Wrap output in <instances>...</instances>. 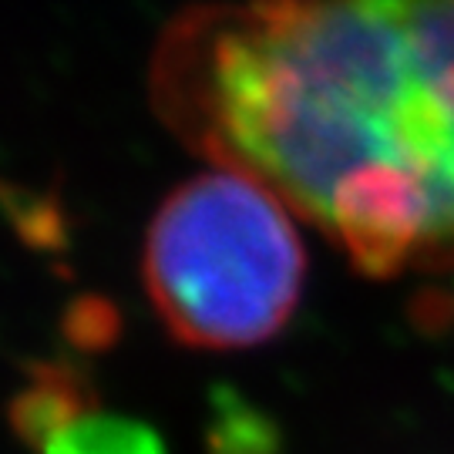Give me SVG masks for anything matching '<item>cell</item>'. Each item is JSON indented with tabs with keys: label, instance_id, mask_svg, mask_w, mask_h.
Instances as JSON below:
<instances>
[{
	"label": "cell",
	"instance_id": "obj_1",
	"mask_svg": "<svg viewBox=\"0 0 454 454\" xmlns=\"http://www.w3.org/2000/svg\"><path fill=\"white\" fill-rule=\"evenodd\" d=\"M148 95L360 273L454 262V0L202 4L162 34Z\"/></svg>",
	"mask_w": 454,
	"mask_h": 454
},
{
	"label": "cell",
	"instance_id": "obj_2",
	"mask_svg": "<svg viewBox=\"0 0 454 454\" xmlns=\"http://www.w3.org/2000/svg\"><path fill=\"white\" fill-rule=\"evenodd\" d=\"M142 276L165 330L195 350H249L293 320L307 253L290 206L232 168L172 189L152 215Z\"/></svg>",
	"mask_w": 454,
	"mask_h": 454
},
{
	"label": "cell",
	"instance_id": "obj_3",
	"mask_svg": "<svg viewBox=\"0 0 454 454\" xmlns=\"http://www.w3.org/2000/svg\"><path fill=\"white\" fill-rule=\"evenodd\" d=\"M95 404L98 394L82 371H74L71 364H34L27 384L17 390L7 407V418L14 438L41 454V448L67 421Z\"/></svg>",
	"mask_w": 454,
	"mask_h": 454
},
{
	"label": "cell",
	"instance_id": "obj_4",
	"mask_svg": "<svg viewBox=\"0 0 454 454\" xmlns=\"http://www.w3.org/2000/svg\"><path fill=\"white\" fill-rule=\"evenodd\" d=\"M41 454H165V444L152 424L105 411L98 401L67 421Z\"/></svg>",
	"mask_w": 454,
	"mask_h": 454
},
{
	"label": "cell",
	"instance_id": "obj_5",
	"mask_svg": "<svg viewBox=\"0 0 454 454\" xmlns=\"http://www.w3.org/2000/svg\"><path fill=\"white\" fill-rule=\"evenodd\" d=\"M67 333L78 347H98L114 333V317L98 300H82L67 313Z\"/></svg>",
	"mask_w": 454,
	"mask_h": 454
}]
</instances>
